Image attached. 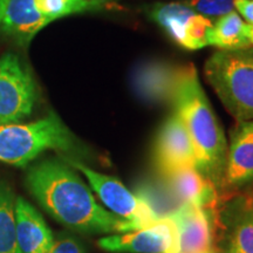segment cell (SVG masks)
<instances>
[{
    "label": "cell",
    "mask_w": 253,
    "mask_h": 253,
    "mask_svg": "<svg viewBox=\"0 0 253 253\" xmlns=\"http://www.w3.org/2000/svg\"><path fill=\"white\" fill-rule=\"evenodd\" d=\"M196 13L204 17H223L233 11V0H189L186 2Z\"/></svg>",
    "instance_id": "cell-21"
},
{
    "label": "cell",
    "mask_w": 253,
    "mask_h": 253,
    "mask_svg": "<svg viewBox=\"0 0 253 253\" xmlns=\"http://www.w3.org/2000/svg\"><path fill=\"white\" fill-rule=\"evenodd\" d=\"M91 1L97 2V4L102 5L104 8H107V7H109V6H112V5L115 4V2L118 1V0H91Z\"/></svg>",
    "instance_id": "cell-24"
},
{
    "label": "cell",
    "mask_w": 253,
    "mask_h": 253,
    "mask_svg": "<svg viewBox=\"0 0 253 253\" xmlns=\"http://www.w3.org/2000/svg\"><path fill=\"white\" fill-rule=\"evenodd\" d=\"M48 24L49 20L38 9L34 0H8L0 27L21 45L27 46Z\"/></svg>",
    "instance_id": "cell-15"
},
{
    "label": "cell",
    "mask_w": 253,
    "mask_h": 253,
    "mask_svg": "<svg viewBox=\"0 0 253 253\" xmlns=\"http://www.w3.org/2000/svg\"><path fill=\"white\" fill-rule=\"evenodd\" d=\"M99 246L115 253H178V238L175 224L166 218L142 229L103 237Z\"/></svg>",
    "instance_id": "cell-8"
},
{
    "label": "cell",
    "mask_w": 253,
    "mask_h": 253,
    "mask_svg": "<svg viewBox=\"0 0 253 253\" xmlns=\"http://www.w3.org/2000/svg\"><path fill=\"white\" fill-rule=\"evenodd\" d=\"M82 154L84 148L55 113L36 122L0 126V161L23 167L46 150Z\"/></svg>",
    "instance_id": "cell-3"
},
{
    "label": "cell",
    "mask_w": 253,
    "mask_h": 253,
    "mask_svg": "<svg viewBox=\"0 0 253 253\" xmlns=\"http://www.w3.org/2000/svg\"><path fill=\"white\" fill-rule=\"evenodd\" d=\"M37 101V86L31 73L13 53L0 59V126L30 115Z\"/></svg>",
    "instance_id": "cell-7"
},
{
    "label": "cell",
    "mask_w": 253,
    "mask_h": 253,
    "mask_svg": "<svg viewBox=\"0 0 253 253\" xmlns=\"http://www.w3.org/2000/svg\"><path fill=\"white\" fill-rule=\"evenodd\" d=\"M84 248L82 243L74 236H69L67 233H61L53 240L47 253H84Z\"/></svg>",
    "instance_id": "cell-22"
},
{
    "label": "cell",
    "mask_w": 253,
    "mask_h": 253,
    "mask_svg": "<svg viewBox=\"0 0 253 253\" xmlns=\"http://www.w3.org/2000/svg\"><path fill=\"white\" fill-rule=\"evenodd\" d=\"M14 204L13 190L0 181V253H23L18 243Z\"/></svg>",
    "instance_id": "cell-18"
},
{
    "label": "cell",
    "mask_w": 253,
    "mask_h": 253,
    "mask_svg": "<svg viewBox=\"0 0 253 253\" xmlns=\"http://www.w3.org/2000/svg\"><path fill=\"white\" fill-rule=\"evenodd\" d=\"M233 6L246 23L253 25V0H233Z\"/></svg>",
    "instance_id": "cell-23"
},
{
    "label": "cell",
    "mask_w": 253,
    "mask_h": 253,
    "mask_svg": "<svg viewBox=\"0 0 253 253\" xmlns=\"http://www.w3.org/2000/svg\"><path fill=\"white\" fill-rule=\"evenodd\" d=\"M212 25V21L209 18L195 13L186 24L182 47L188 49H201L208 46V36Z\"/></svg>",
    "instance_id": "cell-20"
},
{
    "label": "cell",
    "mask_w": 253,
    "mask_h": 253,
    "mask_svg": "<svg viewBox=\"0 0 253 253\" xmlns=\"http://www.w3.org/2000/svg\"><path fill=\"white\" fill-rule=\"evenodd\" d=\"M171 103L195 148L196 169L223 195L227 141L192 63L179 67Z\"/></svg>",
    "instance_id": "cell-2"
},
{
    "label": "cell",
    "mask_w": 253,
    "mask_h": 253,
    "mask_svg": "<svg viewBox=\"0 0 253 253\" xmlns=\"http://www.w3.org/2000/svg\"><path fill=\"white\" fill-rule=\"evenodd\" d=\"M179 67L171 63L150 60L137 65L131 74L136 95L150 103L171 102Z\"/></svg>",
    "instance_id": "cell-12"
},
{
    "label": "cell",
    "mask_w": 253,
    "mask_h": 253,
    "mask_svg": "<svg viewBox=\"0 0 253 253\" xmlns=\"http://www.w3.org/2000/svg\"><path fill=\"white\" fill-rule=\"evenodd\" d=\"M14 214L18 243L21 252H48L54 237L42 216L23 197L15 198Z\"/></svg>",
    "instance_id": "cell-14"
},
{
    "label": "cell",
    "mask_w": 253,
    "mask_h": 253,
    "mask_svg": "<svg viewBox=\"0 0 253 253\" xmlns=\"http://www.w3.org/2000/svg\"><path fill=\"white\" fill-rule=\"evenodd\" d=\"M7 1L8 0H0V24H1L2 17H4L5 8H6V5H7Z\"/></svg>",
    "instance_id": "cell-25"
},
{
    "label": "cell",
    "mask_w": 253,
    "mask_h": 253,
    "mask_svg": "<svg viewBox=\"0 0 253 253\" xmlns=\"http://www.w3.org/2000/svg\"><path fill=\"white\" fill-rule=\"evenodd\" d=\"M162 177L170 194L179 204L214 210L219 203V192L195 167L183 168Z\"/></svg>",
    "instance_id": "cell-13"
},
{
    "label": "cell",
    "mask_w": 253,
    "mask_h": 253,
    "mask_svg": "<svg viewBox=\"0 0 253 253\" xmlns=\"http://www.w3.org/2000/svg\"><path fill=\"white\" fill-rule=\"evenodd\" d=\"M253 184V121H238L227 144L223 195ZM221 195V196H223Z\"/></svg>",
    "instance_id": "cell-11"
},
{
    "label": "cell",
    "mask_w": 253,
    "mask_h": 253,
    "mask_svg": "<svg viewBox=\"0 0 253 253\" xmlns=\"http://www.w3.org/2000/svg\"><path fill=\"white\" fill-rule=\"evenodd\" d=\"M34 2L49 23L67 15L106 9L91 0H34Z\"/></svg>",
    "instance_id": "cell-19"
},
{
    "label": "cell",
    "mask_w": 253,
    "mask_h": 253,
    "mask_svg": "<svg viewBox=\"0 0 253 253\" xmlns=\"http://www.w3.org/2000/svg\"><path fill=\"white\" fill-rule=\"evenodd\" d=\"M220 50H238L252 47L249 38V24L237 12L220 17L212 25L208 36V46Z\"/></svg>",
    "instance_id": "cell-16"
},
{
    "label": "cell",
    "mask_w": 253,
    "mask_h": 253,
    "mask_svg": "<svg viewBox=\"0 0 253 253\" xmlns=\"http://www.w3.org/2000/svg\"><path fill=\"white\" fill-rule=\"evenodd\" d=\"M249 38L251 41V45L253 46V25L249 24Z\"/></svg>",
    "instance_id": "cell-26"
},
{
    "label": "cell",
    "mask_w": 253,
    "mask_h": 253,
    "mask_svg": "<svg viewBox=\"0 0 253 253\" xmlns=\"http://www.w3.org/2000/svg\"><path fill=\"white\" fill-rule=\"evenodd\" d=\"M195 13L194 9L188 5L170 2L153 6L149 11V17L160 25L173 41L182 46L186 24Z\"/></svg>",
    "instance_id": "cell-17"
},
{
    "label": "cell",
    "mask_w": 253,
    "mask_h": 253,
    "mask_svg": "<svg viewBox=\"0 0 253 253\" xmlns=\"http://www.w3.org/2000/svg\"><path fill=\"white\" fill-rule=\"evenodd\" d=\"M169 218L177 231L178 253H214L213 210L182 204Z\"/></svg>",
    "instance_id": "cell-10"
},
{
    "label": "cell",
    "mask_w": 253,
    "mask_h": 253,
    "mask_svg": "<svg viewBox=\"0 0 253 253\" xmlns=\"http://www.w3.org/2000/svg\"><path fill=\"white\" fill-rule=\"evenodd\" d=\"M213 227L214 253H253V189L220 196Z\"/></svg>",
    "instance_id": "cell-5"
},
{
    "label": "cell",
    "mask_w": 253,
    "mask_h": 253,
    "mask_svg": "<svg viewBox=\"0 0 253 253\" xmlns=\"http://www.w3.org/2000/svg\"><path fill=\"white\" fill-rule=\"evenodd\" d=\"M154 162L161 176L183 168H196L194 144L184 122L175 110L157 132L154 144Z\"/></svg>",
    "instance_id": "cell-9"
},
{
    "label": "cell",
    "mask_w": 253,
    "mask_h": 253,
    "mask_svg": "<svg viewBox=\"0 0 253 253\" xmlns=\"http://www.w3.org/2000/svg\"><path fill=\"white\" fill-rule=\"evenodd\" d=\"M26 184L41 207L69 229L109 235L137 230L130 221L101 207L66 161L48 158L34 164L27 172Z\"/></svg>",
    "instance_id": "cell-1"
},
{
    "label": "cell",
    "mask_w": 253,
    "mask_h": 253,
    "mask_svg": "<svg viewBox=\"0 0 253 253\" xmlns=\"http://www.w3.org/2000/svg\"><path fill=\"white\" fill-rule=\"evenodd\" d=\"M63 160L87 178L91 189L96 192L109 212L134 224L136 229L151 225L158 219L143 199L126 188L115 177L104 175L90 169L80 161L67 157Z\"/></svg>",
    "instance_id": "cell-6"
},
{
    "label": "cell",
    "mask_w": 253,
    "mask_h": 253,
    "mask_svg": "<svg viewBox=\"0 0 253 253\" xmlns=\"http://www.w3.org/2000/svg\"><path fill=\"white\" fill-rule=\"evenodd\" d=\"M205 78L237 121H253V48L219 50L207 60Z\"/></svg>",
    "instance_id": "cell-4"
}]
</instances>
